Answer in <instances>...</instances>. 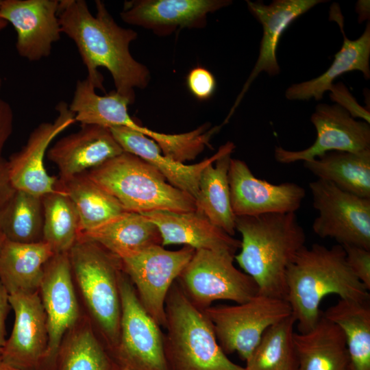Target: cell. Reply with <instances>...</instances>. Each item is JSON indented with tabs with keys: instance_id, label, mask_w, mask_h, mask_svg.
Wrapping results in <instances>:
<instances>
[{
	"instance_id": "13",
	"label": "cell",
	"mask_w": 370,
	"mask_h": 370,
	"mask_svg": "<svg viewBox=\"0 0 370 370\" xmlns=\"http://www.w3.org/2000/svg\"><path fill=\"white\" fill-rule=\"evenodd\" d=\"M9 301L14 312V323L0 358L20 369L42 370L49 336L39 291L11 293Z\"/></svg>"
},
{
	"instance_id": "6",
	"label": "cell",
	"mask_w": 370,
	"mask_h": 370,
	"mask_svg": "<svg viewBox=\"0 0 370 370\" xmlns=\"http://www.w3.org/2000/svg\"><path fill=\"white\" fill-rule=\"evenodd\" d=\"M69 256L73 275L110 354L120 334L121 261L98 243L81 238Z\"/></svg>"
},
{
	"instance_id": "4",
	"label": "cell",
	"mask_w": 370,
	"mask_h": 370,
	"mask_svg": "<svg viewBox=\"0 0 370 370\" xmlns=\"http://www.w3.org/2000/svg\"><path fill=\"white\" fill-rule=\"evenodd\" d=\"M165 315L164 353L169 370H245L227 357L211 321L177 280L166 298Z\"/></svg>"
},
{
	"instance_id": "20",
	"label": "cell",
	"mask_w": 370,
	"mask_h": 370,
	"mask_svg": "<svg viewBox=\"0 0 370 370\" xmlns=\"http://www.w3.org/2000/svg\"><path fill=\"white\" fill-rule=\"evenodd\" d=\"M324 0H275L266 5L260 1H247L248 9L262 27L260 52L255 66L245 83L226 118L227 120L238 106L256 77L264 71L276 75L280 71L276 58V49L284 31L299 16Z\"/></svg>"
},
{
	"instance_id": "3",
	"label": "cell",
	"mask_w": 370,
	"mask_h": 370,
	"mask_svg": "<svg viewBox=\"0 0 370 370\" xmlns=\"http://www.w3.org/2000/svg\"><path fill=\"white\" fill-rule=\"evenodd\" d=\"M286 300L299 332L310 330L318 322L322 299L332 294L340 299L369 301V293L349 267L345 252L338 244L328 248L306 245L289 265L286 276Z\"/></svg>"
},
{
	"instance_id": "46",
	"label": "cell",
	"mask_w": 370,
	"mask_h": 370,
	"mask_svg": "<svg viewBox=\"0 0 370 370\" xmlns=\"http://www.w3.org/2000/svg\"><path fill=\"white\" fill-rule=\"evenodd\" d=\"M1 86H2V79H1V78L0 77V88H1Z\"/></svg>"
},
{
	"instance_id": "39",
	"label": "cell",
	"mask_w": 370,
	"mask_h": 370,
	"mask_svg": "<svg viewBox=\"0 0 370 370\" xmlns=\"http://www.w3.org/2000/svg\"><path fill=\"white\" fill-rule=\"evenodd\" d=\"M14 113L10 105L0 97V160L5 144L13 130Z\"/></svg>"
},
{
	"instance_id": "8",
	"label": "cell",
	"mask_w": 370,
	"mask_h": 370,
	"mask_svg": "<svg viewBox=\"0 0 370 370\" xmlns=\"http://www.w3.org/2000/svg\"><path fill=\"white\" fill-rule=\"evenodd\" d=\"M234 257L225 251L195 250L177 281L198 308L204 310L217 300L242 304L258 294L254 280L236 268Z\"/></svg>"
},
{
	"instance_id": "15",
	"label": "cell",
	"mask_w": 370,
	"mask_h": 370,
	"mask_svg": "<svg viewBox=\"0 0 370 370\" xmlns=\"http://www.w3.org/2000/svg\"><path fill=\"white\" fill-rule=\"evenodd\" d=\"M228 182L236 217L296 212L306 196L305 189L297 184H274L255 177L238 159L230 160Z\"/></svg>"
},
{
	"instance_id": "31",
	"label": "cell",
	"mask_w": 370,
	"mask_h": 370,
	"mask_svg": "<svg viewBox=\"0 0 370 370\" xmlns=\"http://www.w3.org/2000/svg\"><path fill=\"white\" fill-rule=\"evenodd\" d=\"M56 187L74 204L79 218L80 233L94 230L125 212L113 196L86 173L64 181L58 179Z\"/></svg>"
},
{
	"instance_id": "34",
	"label": "cell",
	"mask_w": 370,
	"mask_h": 370,
	"mask_svg": "<svg viewBox=\"0 0 370 370\" xmlns=\"http://www.w3.org/2000/svg\"><path fill=\"white\" fill-rule=\"evenodd\" d=\"M42 197L16 190L0 211V232L7 240L21 243L42 241Z\"/></svg>"
},
{
	"instance_id": "45",
	"label": "cell",
	"mask_w": 370,
	"mask_h": 370,
	"mask_svg": "<svg viewBox=\"0 0 370 370\" xmlns=\"http://www.w3.org/2000/svg\"><path fill=\"white\" fill-rule=\"evenodd\" d=\"M3 240V236H2V234L0 232V249H1V247Z\"/></svg>"
},
{
	"instance_id": "1",
	"label": "cell",
	"mask_w": 370,
	"mask_h": 370,
	"mask_svg": "<svg viewBox=\"0 0 370 370\" xmlns=\"http://www.w3.org/2000/svg\"><path fill=\"white\" fill-rule=\"evenodd\" d=\"M95 5L93 15L84 0H60L58 16L62 33L76 45L87 69L86 78L95 89L105 92L99 68H106L112 75L115 91L132 103L135 88H145L150 79L148 69L130 51L138 34L119 26L103 1L97 0Z\"/></svg>"
},
{
	"instance_id": "19",
	"label": "cell",
	"mask_w": 370,
	"mask_h": 370,
	"mask_svg": "<svg viewBox=\"0 0 370 370\" xmlns=\"http://www.w3.org/2000/svg\"><path fill=\"white\" fill-rule=\"evenodd\" d=\"M123 149L109 128L84 125L77 132L57 141L47 157L58 169L59 180L84 173L120 155Z\"/></svg>"
},
{
	"instance_id": "2",
	"label": "cell",
	"mask_w": 370,
	"mask_h": 370,
	"mask_svg": "<svg viewBox=\"0 0 370 370\" xmlns=\"http://www.w3.org/2000/svg\"><path fill=\"white\" fill-rule=\"evenodd\" d=\"M235 225L242 239L234 259L259 294L286 300L288 268L306 239L296 212L237 216Z\"/></svg>"
},
{
	"instance_id": "35",
	"label": "cell",
	"mask_w": 370,
	"mask_h": 370,
	"mask_svg": "<svg viewBox=\"0 0 370 370\" xmlns=\"http://www.w3.org/2000/svg\"><path fill=\"white\" fill-rule=\"evenodd\" d=\"M42 197L43 206L42 241L55 254L69 253L80 233L79 218L69 196L56 187Z\"/></svg>"
},
{
	"instance_id": "22",
	"label": "cell",
	"mask_w": 370,
	"mask_h": 370,
	"mask_svg": "<svg viewBox=\"0 0 370 370\" xmlns=\"http://www.w3.org/2000/svg\"><path fill=\"white\" fill-rule=\"evenodd\" d=\"M123 151L145 160L154 166L174 187L188 194L195 199L203 170L214 162L232 144L227 142L209 158L194 164H185L162 154L159 146L144 134L125 127L109 128Z\"/></svg>"
},
{
	"instance_id": "23",
	"label": "cell",
	"mask_w": 370,
	"mask_h": 370,
	"mask_svg": "<svg viewBox=\"0 0 370 370\" xmlns=\"http://www.w3.org/2000/svg\"><path fill=\"white\" fill-rule=\"evenodd\" d=\"M330 19L336 21L343 35L341 49L335 54L334 60L328 70L316 78L290 86L285 91L289 100H320L330 90L334 80L345 73L359 71L366 79L370 77V25L356 40H349L343 29V18L336 4L331 7Z\"/></svg>"
},
{
	"instance_id": "40",
	"label": "cell",
	"mask_w": 370,
	"mask_h": 370,
	"mask_svg": "<svg viewBox=\"0 0 370 370\" xmlns=\"http://www.w3.org/2000/svg\"><path fill=\"white\" fill-rule=\"evenodd\" d=\"M16 190L10 180L8 162L1 158L0 160V211Z\"/></svg>"
},
{
	"instance_id": "27",
	"label": "cell",
	"mask_w": 370,
	"mask_h": 370,
	"mask_svg": "<svg viewBox=\"0 0 370 370\" xmlns=\"http://www.w3.org/2000/svg\"><path fill=\"white\" fill-rule=\"evenodd\" d=\"M234 143L202 171L195 201L196 210L215 226L233 236L236 232L228 182V170Z\"/></svg>"
},
{
	"instance_id": "47",
	"label": "cell",
	"mask_w": 370,
	"mask_h": 370,
	"mask_svg": "<svg viewBox=\"0 0 370 370\" xmlns=\"http://www.w3.org/2000/svg\"><path fill=\"white\" fill-rule=\"evenodd\" d=\"M349 370H351V369H350V368H349Z\"/></svg>"
},
{
	"instance_id": "9",
	"label": "cell",
	"mask_w": 370,
	"mask_h": 370,
	"mask_svg": "<svg viewBox=\"0 0 370 370\" xmlns=\"http://www.w3.org/2000/svg\"><path fill=\"white\" fill-rule=\"evenodd\" d=\"M204 311L223 352H237L245 361L267 328L292 314L286 300L259 293L242 304L210 306Z\"/></svg>"
},
{
	"instance_id": "37",
	"label": "cell",
	"mask_w": 370,
	"mask_h": 370,
	"mask_svg": "<svg viewBox=\"0 0 370 370\" xmlns=\"http://www.w3.org/2000/svg\"><path fill=\"white\" fill-rule=\"evenodd\" d=\"M186 83L190 92L199 100L209 99L216 88L214 75L204 67H195L190 70Z\"/></svg>"
},
{
	"instance_id": "21",
	"label": "cell",
	"mask_w": 370,
	"mask_h": 370,
	"mask_svg": "<svg viewBox=\"0 0 370 370\" xmlns=\"http://www.w3.org/2000/svg\"><path fill=\"white\" fill-rule=\"evenodd\" d=\"M158 227L162 246L184 245L195 249L225 251L233 255L241 241L213 225L201 212L157 210L142 214Z\"/></svg>"
},
{
	"instance_id": "36",
	"label": "cell",
	"mask_w": 370,
	"mask_h": 370,
	"mask_svg": "<svg viewBox=\"0 0 370 370\" xmlns=\"http://www.w3.org/2000/svg\"><path fill=\"white\" fill-rule=\"evenodd\" d=\"M347 263L358 280L370 290V250L362 247L344 245Z\"/></svg>"
},
{
	"instance_id": "24",
	"label": "cell",
	"mask_w": 370,
	"mask_h": 370,
	"mask_svg": "<svg viewBox=\"0 0 370 370\" xmlns=\"http://www.w3.org/2000/svg\"><path fill=\"white\" fill-rule=\"evenodd\" d=\"M297 370H349L350 360L342 330L325 319L304 333L294 332Z\"/></svg>"
},
{
	"instance_id": "32",
	"label": "cell",
	"mask_w": 370,
	"mask_h": 370,
	"mask_svg": "<svg viewBox=\"0 0 370 370\" xmlns=\"http://www.w3.org/2000/svg\"><path fill=\"white\" fill-rule=\"evenodd\" d=\"M55 370H119L89 320L79 319L65 334Z\"/></svg>"
},
{
	"instance_id": "5",
	"label": "cell",
	"mask_w": 370,
	"mask_h": 370,
	"mask_svg": "<svg viewBox=\"0 0 370 370\" xmlns=\"http://www.w3.org/2000/svg\"><path fill=\"white\" fill-rule=\"evenodd\" d=\"M86 173L126 212L196 210L194 198L169 184L151 164L125 151Z\"/></svg>"
},
{
	"instance_id": "7",
	"label": "cell",
	"mask_w": 370,
	"mask_h": 370,
	"mask_svg": "<svg viewBox=\"0 0 370 370\" xmlns=\"http://www.w3.org/2000/svg\"><path fill=\"white\" fill-rule=\"evenodd\" d=\"M121 304L119 339L110 354L119 370H169L164 334L147 313L123 271L119 280Z\"/></svg>"
},
{
	"instance_id": "12",
	"label": "cell",
	"mask_w": 370,
	"mask_h": 370,
	"mask_svg": "<svg viewBox=\"0 0 370 370\" xmlns=\"http://www.w3.org/2000/svg\"><path fill=\"white\" fill-rule=\"evenodd\" d=\"M38 291L47 317L49 336L42 370H55L61 343L81 317L69 253L54 254L47 262Z\"/></svg>"
},
{
	"instance_id": "18",
	"label": "cell",
	"mask_w": 370,
	"mask_h": 370,
	"mask_svg": "<svg viewBox=\"0 0 370 370\" xmlns=\"http://www.w3.org/2000/svg\"><path fill=\"white\" fill-rule=\"evenodd\" d=\"M231 3L230 0L125 1L120 16L127 23L164 36L177 29L201 28L209 13Z\"/></svg>"
},
{
	"instance_id": "17",
	"label": "cell",
	"mask_w": 370,
	"mask_h": 370,
	"mask_svg": "<svg viewBox=\"0 0 370 370\" xmlns=\"http://www.w3.org/2000/svg\"><path fill=\"white\" fill-rule=\"evenodd\" d=\"M56 109L58 114L55 121L40 123L23 148L8 161L10 180L17 190L42 197L56 189L58 179L48 174L44 158L52 140L75 120L66 102L60 101Z\"/></svg>"
},
{
	"instance_id": "41",
	"label": "cell",
	"mask_w": 370,
	"mask_h": 370,
	"mask_svg": "<svg viewBox=\"0 0 370 370\" xmlns=\"http://www.w3.org/2000/svg\"><path fill=\"white\" fill-rule=\"evenodd\" d=\"M11 309L9 293L0 281V354L6 342L5 321Z\"/></svg>"
},
{
	"instance_id": "28",
	"label": "cell",
	"mask_w": 370,
	"mask_h": 370,
	"mask_svg": "<svg viewBox=\"0 0 370 370\" xmlns=\"http://www.w3.org/2000/svg\"><path fill=\"white\" fill-rule=\"evenodd\" d=\"M304 167L318 179L355 195L370 199V149L332 151L309 161Z\"/></svg>"
},
{
	"instance_id": "30",
	"label": "cell",
	"mask_w": 370,
	"mask_h": 370,
	"mask_svg": "<svg viewBox=\"0 0 370 370\" xmlns=\"http://www.w3.org/2000/svg\"><path fill=\"white\" fill-rule=\"evenodd\" d=\"M369 301L339 299L323 312L343 332L351 370H370V307Z\"/></svg>"
},
{
	"instance_id": "29",
	"label": "cell",
	"mask_w": 370,
	"mask_h": 370,
	"mask_svg": "<svg viewBox=\"0 0 370 370\" xmlns=\"http://www.w3.org/2000/svg\"><path fill=\"white\" fill-rule=\"evenodd\" d=\"M130 104L129 99L116 91L106 95L97 94L95 88L86 78L77 80L69 108L75 115V122L81 125L125 127L136 130L139 124L129 114Z\"/></svg>"
},
{
	"instance_id": "26",
	"label": "cell",
	"mask_w": 370,
	"mask_h": 370,
	"mask_svg": "<svg viewBox=\"0 0 370 370\" xmlns=\"http://www.w3.org/2000/svg\"><path fill=\"white\" fill-rule=\"evenodd\" d=\"M78 238L95 242L121 258L153 245H161L156 225L142 214L124 212Z\"/></svg>"
},
{
	"instance_id": "14",
	"label": "cell",
	"mask_w": 370,
	"mask_h": 370,
	"mask_svg": "<svg viewBox=\"0 0 370 370\" xmlns=\"http://www.w3.org/2000/svg\"><path fill=\"white\" fill-rule=\"evenodd\" d=\"M310 119L317 132L314 143L299 151L275 147L274 158L278 162L309 161L332 151L358 152L370 149L369 123L353 118L340 106L320 103Z\"/></svg>"
},
{
	"instance_id": "44",
	"label": "cell",
	"mask_w": 370,
	"mask_h": 370,
	"mask_svg": "<svg viewBox=\"0 0 370 370\" xmlns=\"http://www.w3.org/2000/svg\"><path fill=\"white\" fill-rule=\"evenodd\" d=\"M0 3H1V0H0ZM8 23L7 21L0 18V31L3 30L8 25Z\"/></svg>"
},
{
	"instance_id": "42",
	"label": "cell",
	"mask_w": 370,
	"mask_h": 370,
	"mask_svg": "<svg viewBox=\"0 0 370 370\" xmlns=\"http://www.w3.org/2000/svg\"><path fill=\"white\" fill-rule=\"evenodd\" d=\"M356 11L359 14V22H362L369 17V1H358Z\"/></svg>"
},
{
	"instance_id": "10",
	"label": "cell",
	"mask_w": 370,
	"mask_h": 370,
	"mask_svg": "<svg viewBox=\"0 0 370 370\" xmlns=\"http://www.w3.org/2000/svg\"><path fill=\"white\" fill-rule=\"evenodd\" d=\"M195 251L189 246L170 251L153 245L120 258L140 302L160 327L166 325L165 301L169 289Z\"/></svg>"
},
{
	"instance_id": "11",
	"label": "cell",
	"mask_w": 370,
	"mask_h": 370,
	"mask_svg": "<svg viewBox=\"0 0 370 370\" xmlns=\"http://www.w3.org/2000/svg\"><path fill=\"white\" fill-rule=\"evenodd\" d=\"M309 188L313 207L319 212L313 232L321 238H334L342 246L370 250V199L320 179L310 182Z\"/></svg>"
},
{
	"instance_id": "25",
	"label": "cell",
	"mask_w": 370,
	"mask_h": 370,
	"mask_svg": "<svg viewBox=\"0 0 370 370\" xmlns=\"http://www.w3.org/2000/svg\"><path fill=\"white\" fill-rule=\"evenodd\" d=\"M54 254L42 241L21 243L3 237L0 249V281L8 293L37 291L45 266Z\"/></svg>"
},
{
	"instance_id": "16",
	"label": "cell",
	"mask_w": 370,
	"mask_h": 370,
	"mask_svg": "<svg viewBox=\"0 0 370 370\" xmlns=\"http://www.w3.org/2000/svg\"><path fill=\"white\" fill-rule=\"evenodd\" d=\"M59 0H1L0 18L17 34L16 49L29 61L47 58L62 33Z\"/></svg>"
},
{
	"instance_id": "33",
	"label": "cell",
	"mask_w": 370,
	"mask_h": 370,
	"mask_svg": "<svg viewBox=\"0 0 370 370\" xmlns=\"http://www.w3.org/2000/svg\"><path fill=\"white\" fill-rule=\"evenodd\" d=\"M293 314L271 325L245 361V370H297Z\"/></svg>"
},
{
	"instance_id": "38",
	"label": "cell",
	"mask_w": 370,
	"mask_h": 370,
	"mask_svg": "<svg viewBox=\"0 0 370 370\" xmlns=\"http://www.w3.org/2000/svg\"><path fill=\"white\" fill-rule=\"evenodd\" d=\"M330 91L332 99L347 110L353 118H360L368 123H370L369 112L358 103L343 84H333Z\"/></svg>"
},
{
	"instance_id": "43",
	"label": "cell",
	"mask_w": 370,
	"mask_h": 370,
	"mask_svg": "<svg viewBox=\"0 0 370 370\" xmlns=\"http://www.w3.org/2000/svg\"><path fill=\"white\" fill-rule=\"evenodd\" d=\"M0 370H23L5 362L0 358Z\"/></svg>"
}]
</instances>
